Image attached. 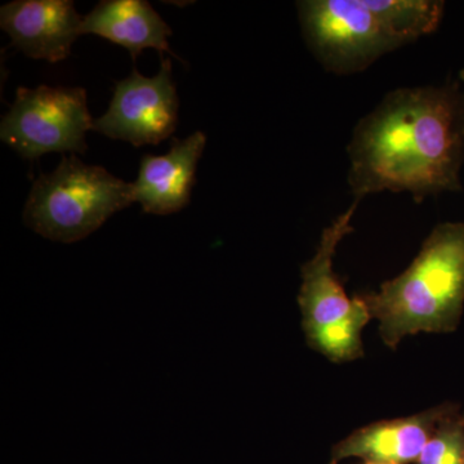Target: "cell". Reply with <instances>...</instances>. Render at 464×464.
Returning <instances> with one entry per match:
<instances>
[{
  "mask_svg": "<svg viewBox=\"0 0 464 464\" xmlns=\"http://www.w3.org/2000/svg\"><path fill=\"white\" fill-rule=\"evenodd\" d=\"M365 464H390V463H365Z\"/></svg>",
  "mask_w": 464,
  "mask_h": 464,
  "instance_id": "9a60e30c",
  "label": "cell"
},
{
  "mask_svg": "<svg viewBox=\"0 0 464 464\" xmlns=\"http://www.w3.org/2000/svg\"><path fill=\"white\" fill-rule=\"evenodd\" d=\"M458 79H459L460 84H462L463 94H464V69L460 70L459 76H458Z\"/></svg>",
  "mask_w": 464,
  "mask_h": 464,
  "instance_id": "5bb4252c",
  "label": "cell"
},
{
  "mask_svg": "<svg viewBox=\"0 0 464 464\" xmlns=\"http://www.w3.org/2000/svg\"><path fill=\"white\" fill-rule=\"evenodd\" d=\"M347 181L355 200L381 192L417 203L463 190L464 94L459 79L390 92L353 130Z\"/></svg>",
  "mask_w": 464,
  "mask_h": 464,
  "instance_id": "6da1fadb",
  "label": "cell"
},
{
  "mask_svg": "<svg viewBox=\"0 0 464 464\" xmlns=\"http://www.w3.org/2000/svg\"><path fill=\"white\" fill-rule=\"evenodd\" d=\"M206 145V134L198 130L185 140H174L166 155L142 158L132 188L134 201L141 204L143 212L167 216L188 206Z\"/></svg>",
  "mask_w": 464,
  "mask_h": 464,
  "instance_id": "30bf717a",
  "label": "cell"
},
{
  "mask_svg": "<svg viewBox=\"0 0 464 464\" xmlns=\"http://www.w3.org/2000/svg\"><path fill=\"white\" fill-rule=\"evenodd\" d=\"M81 33L121 45L133 60L146 48L172 53L168 44L172 29L145 0H102L83 17Z\"/></svg>",
  "mask_w": 464,
  "mask_h": 464,
  "instance_id": "8fae6325",
  "label": "cell"
},
{
  "mask_svg": "<svg viewBox=\"0 0 464 464\" xmlns=\"http://www.w3.org/2000/svg\"><path fill=\"white\" fill-rule=\"evenodd\" d=\"M364 301L391 348L406 335L456 331L464 308V222L436 226L404 273Z\"/></svg>",
  "mask_w": 464,
  "mask_h": 464,
  "instance_id": "7a4b0ae2",
  "label": "cell"
},
{
  "mask_svg": "<svg viewBox=\"0 0 464 464\" xmlns=\"http://www.w3.org/2000/svg\"><path fill=\"white\" fill-rule=\"evenodd\" d=\"M179 106L172 63L161 58L160 70L152 78L133 69L132 74L116 84L108 111L94 119L92 130L136 148L158 145L176 130Z\"/></svg>",
  "mask_w": 464,
  "mask_h": 464,
  "instance_id": "52a82bcc",
  "label": "cell"
},
{
  "mask_svg": "<svg viewBox=\"0 0 464 464\" xmlns=\"http://www.w3.org/2000/svg\"><path fill=\"white\" fill-rule=\"evenodd\" d=\"M93 127L87 93L81 87L18 88L0 125L2 141L27 160L48 152L84 154Z\"/></svg>",
  "mask_w": 464,
  "mask_h": 464,
  "instance_id": "8992f818",
  "label": "cell"
},
{
  "mask_svg": "<svg viewBox=\"0 0 464 464\" xmlns=\"http://www.w3.org/2000/svg\"><path fill=\"white\" fill-rule=\"evenodd\" d=\"M83 17L72 0H16L0 9V26L25 56L48 63L65 60L82 35Z\"/></svg>",
  "mask_w": 464,
  "mask_h": 464,
  "instance_id": "ba28073f",
  "label": "cell"
},
{
  "mask_svg": "<svg viewBox=\"0 0 464 464\" xmlns=\"http://www.w3.org/2000/svg\"><path fill=\"white\" fill-rule=\"evenodd\" d=\"M132 203V183L72 155L63 158L53 172L35 179L24 221L45 239L72 244L90 237Z\"/></svg>",
  "mask_w": 464,
  "mask_h": 464,
  "instance_id": "3957f363",
  "label": "cell"
},
{
  "mask_svg": "<svg viewBox=\"0 0 464 464\" xmlns=\"http://www.w3.org/2000/svg\"><path fill=\"white\" fill-rule=\"evenodd\" d=\"M360 201L338 216L320 237L315 256L301 268L298 304L308 346L334 362L362 356V333L372 315L364 297L350 298L333 270L338 246L353 231Z\"/></svg>",
  "mask_w": 464,
  "mask_h": 464,
  "instance_id": "277c9868",
  "label": "cell"
},
{
  "mask_svg": "<svg viewBox=\"0 0 464 464\" xmlns=\"http://www.w3.org/2000/svg\"><path fill=\"white\" fill-rule=\"evenodd\" d=\"M368 5L402 47L435 33L445 11L441 0H368Z\"/></svg>",
  "mask_w": 464,
  "mask_h": 464,
  "instance_id": "7c38bea8",
  "label": "cell"
},
{
  "mask_svg": "<svg viewBox=\"0 0 464 464\" xmlns=\"http://www.w3.org/2000/svg\"><path fill=\"white\" fill-rule=\"evenodd\" d=\"M456 409L454 404H444L411 417L382 420L356 430L333 448L331 464L347 458H362L365 463L417 462L440 420Z\"/></svg>",
  "mask_w": 464,
  "mask_h": 464,
  "instance_id": "9c48e42d",
  "label": "cell"
},
{
  "mask_svg": "<svg viewBox=\"0 0 464 464\" xmlns=\"http://www.w3.org/2000/svg\"><path fill=\"white\" fill-rule=\"evenodd\" d=\"M298 20L308 50L326 72H364L384 54L401 48L368 0H301Z\"/></svg>",
  "mask_w": 464,
  "mask_h": 464,
  "instance_id": "5b68a950",
  "label": "cell"
},
{
  "mask_svg": "<svg viewBox=\"0 0 464 464\" xmlns=\"http://www.w3.org/2000/svg\"><path fill=\"white\" fill-rule=\"evenodd\" d=\"M417 464H464V415L458 409L440 420Z\"/></svg>",
  "mask_w": 464,
  "mask_h": 464,
  "instance_id": "4fadbf2b",
  "label": "cell"
}]
</instances>
